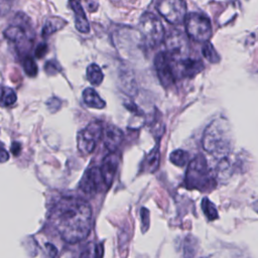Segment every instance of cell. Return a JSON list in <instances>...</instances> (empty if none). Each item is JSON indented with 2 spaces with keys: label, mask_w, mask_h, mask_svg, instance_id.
I'll list each match as a JSON object with an SVG mask.
<instances>
[{
  "label": "cell",
  "mask_w": 258,
  "mask_h": 258,
  "mask_svg": "<svg viewBox=\"0 0 258 258\" xmlns=\"http://www.w3.org/2000/svg\"><path fill=\"white\" fill-rule=\"evenodd\" d=\"M119 163H120V158H119L118 153H116L115 151L110 152L104 157V160L102 162V166L100 167V169H101V172L103 175L105 187L107 189H109L112 186L115 173L118 170Z\"/></svg>",
  "instance_id": "7c38bea8"
},
{
  "label": "cell",
  "mask_w": 258,
  "mask_h": 258,
  "mask_svg": "<svg viewBox=\"0 0 258 258\" xmlns=\"http://www.w3.org/2000/svg\"><path fill=\"white\" fill-rule=\"evenodd\" d=\"M185 185L189 190H198L201 192L211 191L215 188L216 183L211 175L204 155H197L191 161L185 176Z\"/></svg>",
  "instance_id": "3957f363"
},
{
  "label": "cell",
  "mask_w": 258,
  "mask_h": 258,
  "mask_svg": "<svg viewBox=\"0 0 258 258\" xmlns=\"http://www.w3.org/2000/svg\"><path fill=\"white\" fill-rule=\"evenodd\" d=\"M186 31L190 38L199 43H207L212 36L210 19L200 13H190L186 18Z\"/></svg>",
  "instance_id": "5b68a950"
},
{
  "label": "cell",
  "mask_w": 258,
  "mask_h": 258,
  "mask_svg": "<svg viewBox=\"0 0 258 258\" xmlns=\"http://www.w3.org/2000/svg\"><path fill=\"white\" fill-rule=\"evenodd\" d=\"M50 222L58 235L70 244L85 240L92 226V209L79 198L65 197L50 212Z\"/></svg>",
  "instance_id": "6da1fadb"
},
{
  "label": "cell",
  "mask_w": 258,
  "mask_h": 258,
  "mask_svg": "<svg viewBox=\"0 0 258 258\" xmlns=\"http://www.w3.org/2000/svg\"><path fill=\"white\" fill-rule=\"evenodd\" d=\"M24 70L26 74L29 77H35L37 74V66L36 63L34 62V59L30 57H26L24 61Z\"/></svg>",
  "instance_id": "d4e9b609"
},
{
  "label": "cell",
  "mask_w": 258,
  "mask_h": 258,
  "mask_svg": "<svg viewBox=\"0 0 258 258\" xmlns=\"http://www.w3.org/2000/svg\"><path fill=\"white\" fill-rule=\"evenodd\" d=\"M102 185L105 186L101 169L98 167H92L83 174L80 182V189L87 195H94L100 190Z\"/></svg>",
  "instance_id": "8fae6325"
},
{
  "label": "cell",
  "mask_w": 258,
  "mask_h": 258,
  "mask_svg": "<svg viewBox=\"0 0 258 258\" xmlns=\"http://www.w3.org/2000/svg\"><path fill=\"white\" fill-rule=\"evenodd\" d=\"M47 52H48V46L46 44H39L34 51V56L37 58H41L46 56Z\"/></svg>",
  "instance_id": "83f0119b"
},
{
  "label": "cell",
  "mask_w": 258,
  "mask_h": 258,
  "mask_svg": "<svg viewBox=\"0 0 258 258\" xmlns=\"http://www.w3.org/2000/svg\"><path fill=\"white\" fill-rule=\"evenodd\" d=\"M69 5L75 13L76 29L82 33H88L90 31V24L81 4V0H70Z\"/></svg>",
  "instance_id": "4fadbf2b"
},
{
  "label": "cell",
  "mask_w": 258,
  "mask_h": 258,
  "mask_svg": "<svg viewBox=\"0 0 258 258\" xmlns=\"http://www.w3.org/2000/svg\"><path fill=\"white\" fill-rule=\"evenodd\" d=\"M138 29H140L145 45L149 48L160 46L166 37L165 28L161 19L150 12L143 14L140 19Z\"/></svg>",
  "instance_id": "277c9868"
},
{
  "label": "cell",
  "mask_w": 258,
  "mask_h": 258,
  "mask_svg": "<svg viewBox=\"0 0 258 258\" xmlns=\"http://www.w3.org/2000/svg\"><path fill=\"white\" fill-rule=\"evenodd\" d=\"M104 134L106 148L110 152L116 151L123 141V132L115 126H108Z\"/></svg>",
  "instance_id": "5bb4252c"
},
{
  "label": "cell",
  "mask_w": 258,
  "mask_h": 258,
  "mask_svg": "<svg viewBox=\"0 0 258 258\" xmlns=\"http://www.w3.org/2000/svg\"><path fill=\"white\" fill-rule=\"evenodd\" d=\"M156 9L172 25H181L186 22L187 5L184 0H158Z\"/></svg>",
  "instance_id": "52a82bcc"
},
{
  "label": "cell",
  "mask_w": 258,
  "mask_h": 258,
  "mask_svg": "<svg viewBox=\"0 0 258 258\" xmlns=\"http://www.w3.org/2000/svg\"><path fill=\"white\" fill-rule=\"evenodd\" d=\"M8 158H9L8 152L6 151V149L4 147H2V149H1V163H5Z\"/></svg>",
  "instance_id": "f546056e"
},
{
  "label": "cell",
  "mask_w": 258,
  "mask_h": 258,
  "mask_svg": "<svg viewBox=\"0 0 258 258\" xmlns=\"http://www.w3.org/2000/svg\"><path fill=\"white\" fill-rule=\"evenodd\" d=\"M202 53L203 56L208 59V61L212 64H217L220 62V57L218 55V53L216 52L215 48L213 47V45L209 42L204 44V47L202 49Z\"/></svg>",
  "instance_id": "603a6c76"
},
{
  "label": "cell",
  "mask_w": 258,
  "mask_h": 258,
  "mask_svg": "<svg viewBox=\"0 0 258 258\" xmlns=\"http://www.w3.org/2000/svg\"><path fill=\"white\" fill-rule=\"evenodd\" d=\"M141 216H142L143 232H146L148 227H149V212H148V210L145 208H143L141 211Z\"/></svg>",
  "instance_id": "484cf974"
},
{
  "label": "cell",
  "mask_w": 258,
  "mask_h": 258,
  "mask_svg": "<svg viewBox=\"0 0 258 258\" xmlns=\"http://www.w3.org/2000/svg\"><path fill=\"white\" fill-rule=\"evenodd\" d=\"M82 96L84 103L90 108L103 109L106 106V102L93 88H86L83 91Z\"/></svg>",
  "instance_id": "2e32d148"
},
{
  "label": "cell",
  "mask_w": 258,
  "mask_h": 258,
  "mask_svg": "<svg viewBox=\"0 0 258 258\" xmlns=\"http://www.w3.org/2000/svg\"><path fill=\"white\" fill-rule=\"evenodd\" d=\"M166 46L168 54L173 58L188 57V39L180 30H172L167 37Z\"/></svg>",
  "instance_id": "30bf717a"
},
{
  "label": "cell",
  "mask_w": 258,
  "mask_h": 258,
  "mask_svg": "<svg viewBox=\"0 0 258 258\" xmlns=\"http://www.w3.org/2000/svg\"><path fill=\"white\" fill-rule=\"evenodd\" d=\"M170 161L174 166L183 168L189 161V153L183 149H176L171 153Z\"/></svg>",
  "instance_id": "44dd1931"
},
{
  "label": "cell",
  "mask_w": 258,
  "mask_h": 258,
  "mask_svg": "<svg viewBox=\"0 0 258 258\" xmlns=\"http://www.w3.org/2000/svg\"><path fill=\"white\" fill-rule=\"evenodd\" d=\"M17 100L16 93L13 89L8 87L2 88V96H1V104L3 107H9L15 104Z\"/></svg>",
  "instance_id": "cb8c5ba5"
},
{
  "label": "cell",
  "mask_w": 258,
  "mask_h": 258,
  "mask_svg": "<svg viewBox=\"0 0 258 258\" xmlns=\"http://www.w3.org/2000/svg\"><path fill=\"white\" fill-rule=\"evenodd\" d=\"M161 162V153L158 149V145H156L147 155H146V162H145V170L149 172H154Z\"/></svg>",
  "instance_id": "d6986e66"
},
{
  "label": "cell",
  "mask_w": 258,
  "mask_h": 258,
  "mask_svg": "<svg viewBox=\"0 0 258 258\" xmlns=\"http://www.w3.org/2000/svg\"><path fill=\"white\" fill-rule=\"evenodd\" d=\"M103 134V127L101 122L93 121L81 131L77 136V146L82 154L87 155L94 151L99 141Z\"/></svg>",
  "instance_id": "8992f818"
},
{
  "label": "cell",
  "mask_w": 258,
  "mask_h": 258,
  "mask_svg": "<svg viewBox=\"0 0 258 258\" xmlns=\"http://www.w3.org/2000/svg\"><path fill=\"white\" fill-rule=\"evenodd\" d=\"M4 36L8 41L17 45V47L26 45L29 42L27 31L19 26H11L4 30Z\"/></svg>",
  "instance_id": "9a60e30c"
},
{
  "label": "cell",
  "mask_w": 258,
  "mask_h": 258,
  "mask_svg": "<svg viewBox=\"0 0 258 258\" xmlns=\"http://www.w3.org/2000/svg\"><path fill=\"white\" fill-rule=\"evenodd\" d=\"M66 25H67V22L62 17H58V16L50 17L43 28L42 34L44 37L50 36L53 33L57 32V30L62 29Z\"/></svg>",
  "instance_id": "e0dca14e"
},
{
  "label": "cell",
  "mask_w": 258,
  "mask_h": 258,
  "mask_svg": "<svg viewBox=\"0 0 258 258\" xmlns=\"http://www.w3.org/2000/svg\"><path fill=\"white\" fill-rule=\"evenodd\" d=\"M202 210L206 216L207 219L209 221H214L217 220L219 218V215H218V211L215 207V205L208 199V198H204L201 203Z\"/></svg>",
  "instance_id": "7402d4cb"
},
{
  "label": "cell",
  "mask_w": 258,
  "mask_h": 258,
  "mask_svg": "<svg viewBox=\"0 0 258 258\" xmlns=\"http://www.w3.org/2000/svg\"><path fill=\"white\" fill-rule=\"evenodd\" d=\"M102 244H89L81 253L80 258H103Z\"/></svg>",
  "instance_id": "ffe728a7"
},
{
  "label": "cell",
  "mask_w": 258,
  "mask_h": 258,
  "mask_svg": "<svg viewBox=\"0 0 258 258\" xmlns=\"http://www.w3.org/2000/svg\"><path fill=\"white\" fill-rule=\"evenodd\" d=\"M170 57L175 78H193L204 70V64L199 58H193L189 56L180 58Z\"/></svg>",
  "instance_id": "ba28073f"
},
{
  "label": "cell",
  "mask_w": 258,
  "mask_h": 258,
  "mask_svg": "<svg viewBox=\"0 0 258 258\" xmlns=\"http://www.w3.org/2000/svg\"><path fill=\"white\" fill-rule=\"evenodd\" d=\"M154 67L158 79L165 88L171 87L175 80L170 55L167 52H160L154 58Z\"/></svg>",
  "instance_id": "9c48e42d"
},
{
  "label": "cell",
  "mask_w": 258,
  "mask_h": 258,
  "mask_svg": "<svg viewBox=\"0 0 258 258\" xmlns=\"http://www.w3.org/2000/svg\"><path fill=\"white\" fill-rule=\"evenodd\" d=\"M87 78L92 85L98 86L103 82L104 74L101 68L96 64H91L87 68Z\"/></svg>",
  "instance_id": "ac0fdd59"
},
{
  "label": "cell",
  "mask_w": 258,
  "mask_h": 258,
  "mask_svg": "<svg viewBox=\"0 0 258 258\" xmlns=\"http://www.w3.org/2000/svg\"><path fill=\"white\" fill-rule=\"evenodd\" d=\"M47 104H48L49 109H50L52 112H56V111H57V110L59 109V107H61V105H62L61 101H59L57 98H55V97L51 98L50 100L48 101Z\"/></svg>",
  "instance_id": "4316f807"
},
{
  "label": "cell",
  "mask_w": 258,
  "mask_h": 258,
  "mask_svg": "<svg viewBox=\"0 0 258 258\" xmlns=\"http://www.w3.org/2000/svg\"><path fill=\"white\" fill-rule=\"evenodd\" d=\"M202 144L204 149L216 158H226L233 148V134L229 122L224 118L212 121L204 131Z\"/></svg>",
  "instance_id": "7a4b0ae2"
},
{
  "label": "cell",
  "mask_w": 258,
  "mask_h": 258,
  "mask_svg": "<svg viewBox=\"0 0 258 258\" xmlns=\"http://www.w3.org/2000/svg\"><path fill=\"white\" fill-rule=\"evenodd\" d=\"M11 151L14 155H18L22 151V144L17 142H14L11 145Z\"/></svg>",
  "instance_id": "f1b7e54d"
}]
</instances>
